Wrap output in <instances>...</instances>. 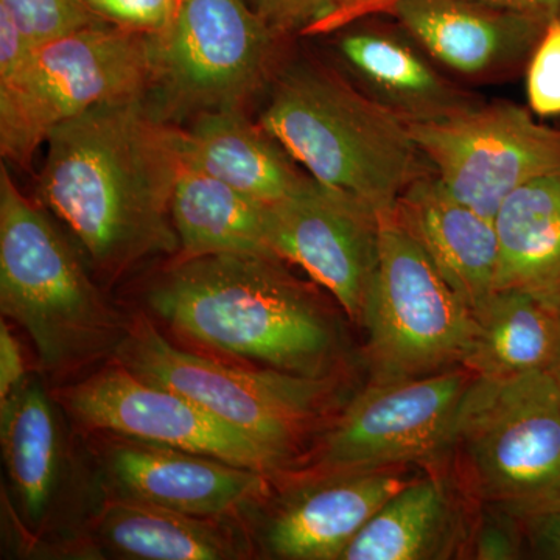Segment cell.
Returning <instances> with one entry per match:
<instances>
[{
  "label": "cell",
  "mask_w": 560,
  "mask_h": 560,
  "mask_svg": "<svg viewBox=\"0 0 560 560\" xmlns=\"http://www.w3.org/2000/svg\"><path fill=\"white\" fill-rule=\"evenodd\" d=\"M390 0H363L359 5L352 7L338 20L335 31L345 27L349 22L359 20L361 16L377 13L382 5ZM471 2L485 3L495 9L515 11V13L528 14L539 20L550 21L560 16V0H471Z\"/></svg>",
  "instance_id": "obj_32"
},
{
  "label": "cell",
  "mask_w": 560,
  "mask_h": 560,
  "mask_svg": "<svg viewBox=\"0 0 560 560\" xmlns=\"http://www.w3.org/2000/svg\"><path fill=\"white\" fill-rule=\"evenodd\" d=\"M510 515V522L501 517L486 518L475 541V555H477L475 558L493 560L518 558L523 533L517 518L511 512Z\"/></svg>",
  "instance_id": "obj_31"
},
{
  "label": "cell",
  "mask_w": 560,
  "mask_h": 560,
  "mask_svg": "<svg viewBox=\"0 0 560 560\" xmlns=\"http://www.w3.org/2000/svg\"><path fill=\"white\" fill-rule=\"evenodd\" d=\"M504 510L517 518L523 536L539 558L560 560V497Z\"/></svg>",
  "instance_id": "obj_30"
},
{
  "label": "cell",
  "mask_w": 560,
  "mask_h": 560,
  "mask_svg": "<svg viewBox=\"0 0 560 560\" xmlns=\"http://www.w3.org/2000/svg\"><path fill=\"white\" fill-rule=\"evenodd\" d=\"M355 0H248L276 32L323 33Z\"/></svg>",
  "instance_id": "obj_28"
},
{
  "label": "cell",
  "mask_w": 560,
  "mask_h": 560,
  "mask_svg": "<svg viewBox=\"0 0 560 560\" xmlns=\"http://www.w3.org/2000/svg\"><path fill=\"white\" fill-rule=\"evenodd\" d=\"M282 150L260 125L250 124L243 110L205 114L189 130H180L184 164L265 205L285 200L308 179Z\"/></svg>",
  "instance_id": "obj_18"
},
{
  "label": "cell",
  "mask_w": 560,
  "mask_h": 560,
  "mask_svg": "<svg viewBox=\"0 0 560 560\" xmlns=\"http://www.w3.org/2000/svg\"><path fill=\"white\" fill-rule=\"evenodd\" d=\"M452 529L453 510L444 482L431 477L411 480L375 512L341 560L440 558Z\"/></svg>",
  "instance_id": "obj_25"
},
{
  "label": "cell",
  "mask_w": 560,
  "mask_h": 560,
  "mask_svg": "<svg viewBox=\"0 0 560 560\" xmlns=\"http://www.w3.org/2000/svg\"><path fill=\"white\" fill-rule=\"evenodd\" d=\"M147 95L84 110L46 140L38 202L68 226L103 278L179 250L172 200L184 165L180 130Z\"/></svg>",
  "instance_id": "obj_1"
},
{
  "label": "cell",
  "mask_w": 560,
  "mask_h": 560,
  "mask_svg": "<svg viewBox=\"0 0 560 560\" xmlns=\"http://www.w3.org/2000/svg\"><path fill=\"white\" fill-rule=\"evenodd\" d=\"M58 399L90 430L198 453L268 475L289 466L248 434L186 397L142 381L117 361L86 381L66 386Z\"/></svg>",
  "instance_id": "obj_12"
},
{
  "label": "cell",
  "mask_w": 560,
  "mask_h": 560,
  "mask_svg": "<svg viewBox=\"0 0 560 560\" xmlns=\"http://www.w3.org/2000/svg\"><path fill=\"white\" fill-rule=\"evenodd\" d=\"M268 215L270 205L191 165L180 168L172 200L179 259L213 254L275 257L268 243Z\"/></svg>",
  "instance_id": "obj_21"
},
{
  "label": "cell",
  "mask_w": 560,
  "mask_h": 560,
  "mask_svg": "<svg viewBox=\"0 0 560 560\" xmlns=\"http://www.w3.org/2000/svg\"><path fill=\"white\" fill-rule=\"evenodd\" d=\"M360 2H363V0H355V2L352 3V5H349L348 9L342 10L340 14H337V16H335L334 20H331L329 24L326 25V27H324L323 33L335 31V25H337V22L338 20H340L342 14H345L346 11L352 9V7L359 5Z\"/></svg>",
  "instance_id": "obj_35"
},
{
  "label": "cell",
  "mask_w": 560,
  "mask_h": 560,
  "mask_svg": "<svg viewBox=\"0 0 560 560\" xmlns=\"http://www.w3.org/2000/svg\"><path fill=\"white\" fill-rule=\"evenodd\" d=\"M0 311L27 331L40 368L51 375L114 355L128 326L5 165L0 167Z\"/></svg>",
  "instance_id": "obj_4"
},
{
  "label": "cell",
  "mask_w": 560,
  "mask_h": 560,
  "mask_svg": "<svg viewBox=\"0 0 560 560\" xmlns=\"http://www.w3.org/2000/svg\"><path fill=\"white\" fill-rule=\"evenodd\" d=\"M228 517H201L128 499L103 503L95 533L117 556L140 560L248 558V541Z\"/></svg>",
  "instance_id": "obj_20"
},
{
  "label": "cell",
  "mask_w": 560,
  "mask_h": 560,
  "mask_svg": "<svg viewBox=\"0 0 560 560\" xmlns=\"http://www.w3.org/2000/svg\"><path fill=\"white\" fill-rule=\"evenodd\" d=\"M27 381L21 346L11 334L5 320L0 323V404Z\"/></svg>",
  "instance_id": "obj_33"
},
{
  "label": "cell",
  "mask_w": 560,
  "mask_h": 560,
  "mask_svg": "<svg viewBox=\"0 0 560 560\" xmlns=\"http://www.w3.org/2000/svg\"><path fill=\"white\" fill-rule=\"evenodd\" d=\"M280 261L256 254L179 259L151 287L150 308L202 348L329 378L342 349L338 323Z\"/></svg>",
  "instance_id": "obj_2"
},
{
  "label": "cell",
  "mask_w": 560,
  "mask_h": 560,
  "mask_svg": "<svg viewBox=\"0 0 560 560\" xmlns=\"http://www.w3.org/2000/svg\"><path fill=\"white\" fill-rule=\"evenodd\" d=\"M474 377L466 368H453L427 377L371 382L331 422L312 470L378 469L444 455Z\"/></svg>",
  "instance_id": "obj_11"
},
{
  "label": "cell",
  "mask_w": 560,
  "mask_h": 560,
  "mask_svg": "<svg viewBox=\"0 0 560 560\" xmlns=\"http://www.w3.org/2000/svg\"><path fill=\"white\" fill-rule=\"evenodd\" d=\"M407 125L441 189L488 219L515 190L560 171V131L510 103H470Z\"/></svg>",
  "instance_id": "obj_10"
},
{
  "label": "cell",
  "mask_w": 560,
  "mask_h": 560,
  "mask_svg": "<svg viewBox=\"0 0 560 560\" xmlns=\"http://www.w3.org/2000/svg\"><path fill=\"white\" fill-rule=\"evenodd\" d=\"M109 24L143 33L162 31L171 21L176 0H84Z\"/></svg>",
  "instance_id": "obj_29"
},
{
  "label": "cell",
  "mask_w": 560,
  "mask_h": 560,
  "mask_svg": "<svg viewBox=\"0 0 560 560\" xmlns=\"http://www.w3.org/2000/svg\"><path fill=\"white\" fill-rule=\"evenodd\" d=\"M474 313L460 366L475 377L506 378L550 371L560 353V313L529 294L497 290Z\"/></svg>",
  "instance_id": "obj_22"
},
{
  "label": "cell",
  "mask_w": 560,
  "mask_h": 560,
  "mask_svg": "<svg viewBox=\"0 0 560 560\" xmlns=\"http://www.w3.org/2000/svg\"><path fill=\"white\" fill-rule=\"evenodd\" d=\"M275 32L245 0H176L150 33L151 105L167 121L243 110L267 81Z\"/></svg>",
  "instance_id": "obj_8"
},
{
  "label": "cell",
  "mask_w": 560,
  "mask_h": 560,
  "mask_svg": "<svg viewBox=\"0 0 560 560\" xmlns=\"http://www.w3.org/2000/svg\"><path fill=\"white\" fill-rule=\"evenodd\" d=\"M407 28L434 60L485 75L534 49L548 21L471 0H390L377 10Z\"/></svg>",
  "instance_id": "obj_16"
},
{
  "label": "cell",
  "mask_w": 560,
  "mask_h": 560,
  "mask_svg": "<svg viewBox=\"0 0 560 560\" xmlns=\"http://www.w3.org/2000/svg\"><path fill=\"white\" fill-rule=\"evenodd\" d=\"M411 481L397 467L315 471L276 504L261 530L278 559L341 560L353 537Z\"/></svg>",
  "instance_id": "obj_14"
},
{
  "label": "cell",
  "mask_w": 560,
  "mask_h": 560,
  "mask_svg": "<svg viewBox=\"0 0 560 560\" xmlns=\"http://www.w3.org/2000/svg\"><path fill=\"white\" fill-rule=\"evenodd\" d=\"M526 95L537 116H560V16L548 21L534 46L526 73Z\"/></svg>",
  "instance_id": "obj_27"
},
{
  "label": "cell",
  "mask_w": 560,
  "mask_h": 560,
  "mask_svg": "<svg viewBox=\"0 0 560 560\" xmlns=\"http://www.w3.org/2000/svg\"><path fill=\"white\" fill-rule=\"evenodd\" d=\"M32 47L101 24L84 0H0Z\"/></svg>",
  "instance_id": "obj_26"
},
{
  "label": "cell",
  "mask_w": 560,
  "mask_h": 560,
  "mask_svg": "<svg viewBox=\"0 0 560 560\" xmlns=\"http://www.w3.org/2000/svg\"><path fill=\"white\" fill-rule=\"evenodd\" d=\"M108 452L119 495L201 517H231L260 503L272 475L179 448L121 438Z\"/></svg>",
  "instance_id": "obj_15"
},
{
  "label": "cell",
  "mask_w": 560,
  "mask_h": 560,
  "mask_svg": "<svg viewBox=\"0 0 560 560\" xmlns=\"http://www.w3.org/2000/svg\"><path fill=\"white\" fill-rule=\"evenodd\" d=\"M114 359L142 381L194 401L289 464L318 429L335 396L331 377L232 366L176 348L147 316L128 323Z\"/></svg>",
  "instance_id": "obj_5"
},
{
  "label": "cell",
  "mask_w": 560,
  "mask_h": 560,
  "mask_svg": "<svg viewBox=\"0 0 560 560\" xmlns=\"http://www.w3.org/2000/svg\"><path fill=\"white\" fill-rule=\"evenodd\" d=\"M497 290L529 294L560 313V171L506 198L495 219Z\"/></svg>",
  "instance_id": "obj_19"
},
{
  "label": "cell",
  "mask_w": 560,
  "mask_h": 560,
  "mask_svg": "<svg viewBox=\"0 0 560 560\" xmlns=\"http://www.w3.org/2000/svg\"><path fill=\"white\" fill-rule=\"evenodd\" d=\"M378 261L363 323L372 382L463 368L474 313L448 285L396 210L378 215Z\"/></svg>",
  "instance_id": "obj_7"
},
{
  "label": "cell",
  "mask_w": 560,
  "mask_h": 560,
  "mask_svg": "<svg viewBox=\"0 0 560 560\" xmlns=\"http://www.w3.org/2000/svg\"><path fill=\"white\" fill-rule=\"evenodd\" d=\"M378 231L375 210L313 178L270 205L268 215L272 256L307 271L359 324L377 268Z\"/></svg>",
  "instance_id": "obj_13"
},
{
  "label": "cell",
  "mask_w": 560,
  "mask_h": 560,
  "mask_svg": "<svg viewBox=\"0 0 560 560\" xmlns=\"http://www.w3.org/2000/svg\"><path fill=\"white\" fill-rule=\"evenodd\" d=\"M556 497H560V493H558V495H556Z\"/></svg>",
  "instance_id": "obj_37"
},
{
  "label": "cell",
  "mask_w": 560,
  "mask_h": 560,
  "mask_svg": "<svg viewBox=\"0 0 560 560\" xmlns=\"http://www.w3.org/2000/svg\"><path fill=\"white\" fill-rule=\"evenodd\" d=\"M550 372L552 378H555L556 385H558L559 394H560V353L558 359H556L555 363L550 368Z\"/></svg>",
  "instance_id": "obj_36"
},
{
  "label": "cell",
  "mask_w": 560,
  "mask_h": 560,
  "mask_svg": "<svg viewBox=\"0 0 560 560\" xmlns=\"http://www.w3.org/2000/svg\"><path fill=\"white\" fill-rule=\"evenodd\" d=\"M151 35L101 22L28 51L0 79V151L13 164L33 154L62 121L102 103L149 94Z\"/></svg>",
  "instance_id": "obj_6"
},
{
  "label": "cell",
  "mask_w": 560,
  "mask_h": 560,
  "mask_svg": "<svg viewBox=\"0 0 560 560\" xmlns=\"http://www.w3.org/2000/svg\"><path fill=\"white\" fill-rule=\"evenodd\" d=\"M32 49L10 14L0 9V79L20 68Z\"/></svg>",
  "instance_id": "obj_34"
},
{
  "label": "cell",
  "mask_w": 560,
  "mask_h": 560,
  "mask_svg": "<svg viewBox=\"0 0 560 560\" xmlns=\"http://www.w3.org/2000/svg\"><path fill=\"white\" fill-rule=\"evenodd\" d=\"M340 51L374 92L375 101L401 119H434L470 105L429 62L394 36L349 33L340 40Z\"/></svg>",
  "instance_id": "obj_23"
},
{
  "label": "cell",
  "mask_w": 560,
  "mask_h": 560,
  "mask_svg": "<svg viewBox=\"0 0 560 560\" xmlns=\"http://www.w3.org/2000/svg\"><path fill=\"white\" fill-rule=\"evenodd\" d=\"M396 213L464 304L478 311L495 291V221L453 200L433 176L412 184Z\"/></svg>",
  "instance_id": "obj_17"
},
{
  "label": "cell",
  "mask_w": 560,
  "mask_h": 560,
  "mask_svg": "<svg viewBox=\"0 0 560 560\" xmlns=\"http://www.w3.org/2000/svg\"><path fill=\"white\" fill-rule=\"evenodd\" d=\"M3 459L22 514L39 523L60 475V441L54 407L38 381L28 378L0 404Z\"/></svg>",
  "instance_id": "obj_24"
},
{
  "label": "cell",
  "mask_w": 560,
  "mask_h": 560,
  "mask_svg": "<svg viewBox=\"0 0 560 560\" xmlns=\"http://www.w3.org/2000/svg\"><path fill=\"white\" fill-rule=\"evenodd\" d=\"M469 485L503 508L560 493V394L550 371L474 377L456 420Z\"/></svg>",
  "instance_id": "obj_9"
},
{
  "label": "cell",
  "mask_w": 560,
  "mask_h": 560,
  "mask_svg": "<svg viewBox=\"0 0 560 560\" xmlns=\"http://www.w3.org/2000/svg\"><path fill=\"white\" fill-rule=\"evenodd\" d=\"M260 127L311 178L381 213L393 212L425 178L407 120L318 66H298L279 81Z\"/></svg>",
  "instance_id": "obj_3"
}]
</instances>
